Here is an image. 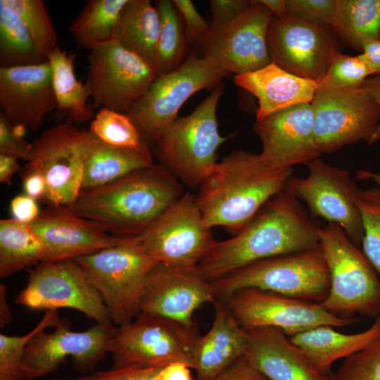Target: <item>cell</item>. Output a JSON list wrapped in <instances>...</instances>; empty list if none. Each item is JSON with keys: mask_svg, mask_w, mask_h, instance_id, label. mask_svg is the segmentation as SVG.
Listing matches in <instances>:
<instances>
[{"mask_svg": "<svg viewBox=\"0 0 380 380\" xmlns=\"http://www.w3.org/2000/svg\"><path fill=\"white\" fill-rule=\"evenodd\" d=\"M319 227L286 184L233 237L215 241L197 270L213 282L260 260L317 248Z\"/></svg>", "mask_w": 380, "mask_h": 380, "instance_id": "cell-1", "label": "cell"}, {"mask_svg": "<svg viewBox=\"0 0 380 380\" xmlns=\"http://www.w3.org/2000/svg\"><path fill=\"white\" fill-rule=\"evenodd\" d=\"M179 179L153 163L106 185L81 191L68 208L115 237H137L184 195Z\"/></svg>", "mask_w": 380, "mask_h": 380, "instance_id": "cell-2", "label": "cell"}, {"mask_svg": "<svg viewBox=\"0 0 380 380\" xmlns=\"http://www.w3.org/2000/svg\"><path fill=\"white\" fill-rule=\"evenodd\" d=\"M259 154L234 150L217 162L199 186L196 201L205 224L237 234L292 177Z\"/></svg>", "mask_w": 380, "mask_h": 380, "instance_id": "cell-3", "label": "cell"}, {"mask_svg": "<svg viewBox=\"0 0 380 380\" xmlns=\"http://www.w3.org/2000/svg\"><path fill=\"white\" fill-rule=\"evenodd\" d=\"M221 83L194 111L177 118L153 143L156 156L180 182L199 187L217 163V151L227 139L218 129L217 107Z\"/></svg>", "mask_w": 380, "mask_h": 380, "instance_id": "cell-4", "label": "cell"}, {"mask_svg": "<svg viewBox=\"0 0 380 380\" xmlns=\"http://www.w3.org/2000/svg\"><path fill=\"white\" fill-rule=\"evenodd\" d=\"M319 239L331 282L322 306L343 318L380 317V279L363 252L335 223L319 225Z\"/></svg>", "mask_w": 380, "mask_h": 380, "instance_id": "cell-5", "label": "cell"}, {"mask_svg": "<svg viewBox=\"0 0 380 380\" xmlns=\"http://www.w3.org/2000/svg\"><path fill=\"white\" fill-rule=\"evenodd\" d=\"M211 283L217 298L253 288L318 303L331 285L320 246L256 261Z\"/></svg>", "mask_w": 380, "mask_h": 380, "instance_id": "cell-6", "label": "cell"}, {"mask_svg": "<svg viewBox=\"0 0 380 380\" xmlns=\"http://www.w3.org/2000/svg\"><path fill=\"white\" fill-rule=\"evenodd\" d=\"M74 260L100 293L118 327L130 324L141 313L148 275L159 263L132 237Z\"/></svg>", "mask_w": 380, "mask_h": 380, "instance_id": "cell-7", "label": "cell"}, {"mask_svg": "<svg viewBox=\"0 0 380 380\" xmlns=\"http://www.w3.org/2000/svg\"><path fill=\"white\" fill-rule=\"evenodd\" d=\"M199 337L196 325L141 312L130 324L118 327L109 347L112 369L163 367L172 362L195 369L193 353Z\"/></svg>", "mask_w": 380, "mask_h": 380, "instance_id": "cell-8", "label": "cell"}, {"mask_svg": "<svg viewBox=\"0 0 380 380\" xmlns=\"http://www.w3.org/2000/svg\"><path fill=\"white\" fill-rule=\"evenodd\" d=\"M229 74L207 58L191 53L177 70L158 76L146 93L125 113L147 144L177 118L182 105L203 89L216 87Z\"/></svg>", "mask_w": 380, "mask_h": 380, "instance_id": "cell-9", "label": "cell"}, {"mask_svg": "<svg viewBox=\"0 0 380 380\" xmlns=\"http://www.w3.org/2000/svg\"><path fill=\"white\" fill-rule=\"evenodd\" d=\"M91 135L67 121L44 130L34 140L32 158L24 170L44 177L46 203L69 207L79 196Z\"/></svg>", "mask_w": 380, "mask_h": 380, "instance_id": "cell-10", "label": "cell"}, {"mask_svg": "<svg viewBox=\"0 0 380 380\" xmlns=\"http://www.w3.org/2000/svg\"><path fill=\"white\" fill-rule=\"evenodd\" d=\"M147 255L172 267H196L215 240L195 196L184 193L143 234L132 237Z\"/></svg>", "mask_w": 380, "mask_h": 380, "instance_id": "cell-11", "label": "cell"}, {"mask_svg": "<svg viewBox=\"0 0 380 380\" xmlns=\"http://www.w3.org/2000/svg\"><path fill=\"white\" fill-rule=\"evenodd\" d=\"M88 61L94 108L126 113L158 77L153 65L115 40L89 49Z\"/></svg>", "mask_w": 380, "mask_h": 380, "instance_id": "cell-12", "label": "cell"}, {"mask_svg": "<svg viewBox=\"0 0 380 380\" xmlns=\"http://www.w3.org/2000/svg\"><path fill=\"white\" fill-rule=\"evenodd\" d=\"M15 302L35 310H77L97 324L113 321L103 300L74 260L42 262L29 271L27 286Z\"/></svg>", "mask_w": 380, "mask_h": 380, "instance_id": "cell-13", "label": "cell"}, {"mask_svg": "<svg viewBox=\"0 0 380 380\" xmlns=\"http://www.w3.org/2000/svg\"><path fill=\"white\" fill-rule=\"evenodd\" d=\"M311 105L315 143L321 154L367 142L380 122V104L363 87L317 90Z\"/></svg>", "mask_w": 380, "mask_h": 380, "instance_id": "cell-14", "label": "cell"}, {"mask_svg": "<svg viewBox=\"0 0 380 380\" xmlns=\"http://www.w3.org/2000/svg\"><path fill=\"white\" fill-rule=\"evenodd\" d=\"M221 299L244 328L276 327L289 337L319 326L343 327L357 320L338 317L321 303L258 289H240Z\"/></svg>", "mask_w": 380, "mask_h": 380, "instance_id": "cell-15", "label": "cell"}, {"mask_svg": "<svg viewBox=\"0 0 380 380\" xmlns=\"http://www.w3.org/2000/svg\"><path fill=\"white\" fill-rule=\"evenodd\" d=\"M273 13L260 1L232 22L210 27L198 43L202 57L207 58L228 74L239 75L259 70L271 62L267 32Z\"/></svg>", "mask_w": 380, "mask_h": 380, "instance_id": "cell-16", "label": "cell"}, {"mask_svg": "<svg viewBox=\"0 0 380 380\" xmlns=\"http://www.w3.org/2000/svg\"><path fill=\"white\" fill-rule=\"evenodd\" d=\"M304 178L291 177L288 188L303 201L310 213L327 222L338 224L357 246L362 245L363 227L355 203L358 189L349 171L316 158L305 164Z\"/></svg>", "mask_w": 380, "mask_h": 380, "instance_id": "cell-17", "label": "cell"}, {"mask_svg": "<svg viewBox=\"0 0 380 380\" xmlns=\"http://www.w3.org/2000/svg\"><path fill=\"white\" fill-rule=\"evenodd\" d=\"M336 39L331 27L290 16H274L267 32L272 62L296 76L317 82L337 50Z\"/></svg>", "mask_w": 380, "mask_h": 380, "instance_id": "cell-18", "label": "cell"}, {"mask_svg": "<svg viewBox=\"0 0 380 380\" xmlns=\"http://www.w3.org/2000/svg\"><path fill=\"white\" fill-rule=\"evenodd\" d=\"M70 329V322L66 320L53 332L43 330L31 338L23 353V369L27 380L54 372L68 357H72L80 370L93 369L109 353L118 327L96 323L84 331Z\"/></svg>", "mask_w": 380, "mask_h": 380, "instance_id": "cell-19", "label": "cell"}, {"mask_svg": "<svg viewBox=\"0 0 380 380\" xmlns=\"http://www.w3.org/2000/svg\"><path fill=\"white\" fill-rule=\"evenodd\" d=\"M211 282L197 267L185 268L156 265L148 275L141 312L160 315L193 327L194 312L205 303L217 300Z\"/></svg>", "mask_w": 380, "mask_h": 380, "instance_id": "cell-20", "label": "cell"}, {"mask_svg": "<svg viewBox=\"0 0 380 380\" xmlns=\"http://www.w3.org/2000/svg\"><path fill=\"white\" fill-rule=\"evenodd\" d=\"M253 129L262 143L260 156L272 167L293 169L321 156L315 139L311 103L297 104L256 120Z\"/></svg>", "mask_w": 380, "mask_h": 380, "instance_id": "cell-21", "label": "cell"}, {"mask_svg": "<svg viewBox=\"0 0 380 380\" xmlns=\"http://www.w3.org/2000/svg\"><path fill=\"white\" fill-rule=\"evenodd\" d=\"M30 225L44 245L43 262L74 260L115 246L124 238L108 234L61 205L48 204Z\"/></svg>", "mask_w": 380, "mask_h": 380, "instance_id": "cell-22", "label": "cell"}, {"mask_svg": "<svg viewBox=\"0 0 380 380\" xmlns=\"http://www.w3.org/2000/svg\"><path fill=\"white\" fill-rule=\"evenodd\" d=\"M0 106L13 124L36 132L57 107L49 61L34 65L0 68Z\"/></svg>", "mask_w": 380, "mask_h": 380, "instance_id": "cell-23", "label": "cell"}, {"mask_svg": "<svg viewBox=\"0 0 380 380\" xmlns=\"http://www.w3.org/2000/svg\"><path fill=\"white\" fill-rule=\"evenodd\" d=\"M248 345L244 357L270 380H333L319 372L280 329H246Z\"/></svg>", "mask_w": 380, "mask_h": 380, "instance_id": "cell-24", "label": "cell"}, {"mask_svg": "<svg viewBox=\"0 0 380 380\" xmlns=\"http://www.w3.org/2000/svg\"><path fill=\"white\" fill-rule=\"evenodd\" d=\"M215 317L210 329L200 336L194 349L198 380H212L244 356L248 331L221 298L213 303Z\"/></svg>", "mask_w": 380, "mask_h": 380, "instance_id": "cell-25", "label": "cell"}, {"mask_svg": "<svg viewBox=\"0 0 380 380\" xmlns=\"http://www.w3.org/2000/svg\"><path fill=\"white\" fill-rule=\"evenodd\" d=\"M234 82L258 99L256 120L297 104L312 103L318 88L317 82L296 76L272 62L235 75Z\"/></svg>", "mask_w": 380, "mask_h": 380, "instance_id": "cell-26", "label": "cell"}, {"mask_svg": "<svg viewBox=\"0 0 380 380\" xmlns=\"http://www.w3.org/2000/svg\"><path fill=\"white\" fill-rule=\"evenodd\" d=\"M153 163L146 141L135 147L116 146L92 134L84 159L81 191L103 186Z\"/></svg>", "mask_w": 380, "mask_h": 380, "instance_id": "cell-27", "label": "cell"}, {"mask_svg": "<svg viewBox=\"0 0 380 380\" xmlns=\"http://www.w3.org/2000/svg\"><path fill=\"white\" fill-rule=\"evenodd\" d=\"M380 337V317L367 329L346 334L331 326H319L289 337L322 373L331 374L332 365L367 347Z\"/></svg>", "mask_w": 380, "mask_h": 380, "instance_id": "cell-28", "label": "cell"}, {"mask_svg": "<svg viewBox=\"0 0 380 380\" xmlns=\"http://www.w3.org/2000/svg\"><path fill=\"white\" fill-rule=\"evenodd\" d=\"M48 61L52 70L53 87L57 109L68 122L81 125L92 120L94 106L88 103L91 97L87 82L78 81L75 74L74 56L56 46L49 54Z\"/></svg>", "mask_w": 380, "mask_h": 380, "instance_id": "cell-29", "label": "cell"}, {"mask_svg": "<svg viewBox=\"0 0 380 380\" xmlns=\"http://www.w3.org/2000/svg\"><path fill=\"white\" fill-rule=\"evenodd\" d=\"M160 27L158 12L149 0H129L115 41L154 66Z\"/></svg>", "mask_w": 380, "mask_h": 380, "instance_id": "cell-30", "label": "cell"}, {"mask_svg": "<svg viewBox=\"0 0 380 380\" xmlns=\"http://www.w3.org/2000/svg\"><path fill=\"white\" fill-rule=\"evenodd\" d=\"M44 245L30 224L0 220V277H8L44 261Z\"/></svg>", "mask_w": 380, "mask_h": 380, "instance_id": "cell-31", "label": "cell"}, {"mask_svg": "<svg viewBox=\"0 0 380 380\" xmlns=\"http://www.w3.org/2000/svg\"><path fill=\"white\" fill-rule=\"evenodd\" d=\"M331 28L344 45L362 53L366 40L379 39L380 0H336Z\"/></svg>", "mask_w": 380, "mask_h": 380, "instance_id": "cell-32", "label": "cell"}, {"mask_svg": "<svg viewBox=\"0 0 380 380\" xmlns=\"http://www.w3.org/2000/svg\"><path fill=\"white\" fill-rule=\"evenodd\" d=\"M129 0H89L70 25V32L85 49L115 40L123 9Z\"/></svg>", "mask_w": 380, "mask_h": 380, "instance_id": "cell-33", "label": "cell"}, {"mask_svg": "<svg viewBox=\"0 0 380 380\" xmlns=\"http://www.w3.org/2000/svg\"><path fill=\"white\" fill-rule=\"evenodd\" d=\"M155 7L161 27L154 68L158 75L161 76L182 65L187 58L186 53L190 42L182 17L173 1L157 0Z\"/></svg>", "mask_w": 380, "mask_h": 380, "instance_id": "cell-34", "label": "cell"}, {"mask_svg": "<svg viewBox=\"0 0 380 380\" xmlns=\"http://www.w3.org/2000/svg\"><path fill=\"white\" fill-rule=\"evenodd\" d=\"M48 61L16 14L0 0V68L34 65Z\"/></svg>", "mask_w": 380, "mask_h": 380, "instance_id": "cell-35", "label": "cell"}, {"mask_svg": "<svg viewBox=\"0 0 380 380\" xmlns=\"http://www.w3.org/2000/svg\"><path fill=\"white\" fill-rule=\"evenodd\" d=\"M66 320L57 310H47L42 320L29 333L20 336L0 334V380H27L23 369L24 350L31 338L49 327H57Z\"/></svg>", "mask_w": 380, "mask_h": 380, "instance_id": "cell-36", "label": "cell"}, {"mask_svg": "<svg viewBox=\"0 0 380 380\" xmlns=\"http://www.w3.org/2000/svg\"><path fill=\"white\" fill-rule=\"evenodd\" d=\"M18 17L38 49L46 56L57 46L58 36L41 0H2Z\"/></svg>", "mask_w": 380, "mask_h": 380, "instance_id": "cell-37", "label": "cell"}, {"mask_svg": "<svg viewBox=\"0 0 380 380\" xmlns=\"http://www.w3.org/2000/svg\"><path fill=\"white\" fill-rule=\"evenodd\" d=\"M355 203L363 227V253L380 279V187L358 189Z\"/></svg>", "mask_w": 380, "mask_h": 380, "instance_id": "cell-38", "label": "cell"}, {"mask_svg": "<svg viewBox=\"0 0 380 380\" xmlns=\"http://www.w3.org/2000/svg\"><path fill=\"white\" fill-rule=\"evenodd\" d=\"M372 75V68L360 54L350 56L336 50L324 76L317 82V90L361 88L365 81Z\"/></svg>", "mask_w": 380, "mask_h": 380, "instance_id": "cell-39", "label": "cell"}, {"mask_svg": "<svg viewBox=\"0 0 380 380\" xmlns=\"http://www.w3.org/2000/svg\"><path fill=\"white\" fill-rule=\"evenodd\" d=\"M89 131L103 142L116 146L135 147L144 141L127 113L106 108L95 115Z\"/></svg>", "mask_w": 380, "mask_h": 380, "instance_id": "cell-40", "label": "cell"}, {"mask_svg": "<svg viewBox=\"0 0 380 380\" xmlns=\"http://www.w3.org/2000/svg\"><path fill=\"white\" fill-rule=\"evenodd\" d=\"M333 380H380V337L365 349L345 358Z\"/></svg>", "mask_w": 380, "mask_h": 380, "instance_id": "cell-41", "label": "cell"}, {"mask_svg": "<svg viewBox=\"0 0 380 380\" xmlns=\"http://www.w3.org/2000/svg\"><path fill=\"white\" fill-rule=\"evenodd\" d=\"M287 16L331 27L336 0H285Z\"/></svg>", "mask_w": 380, "mask_h": 380, "instance_id": "cell-42", "label": "cell"}, {"mask_svg": "<svg viewBox=\"0 0 380 380\" xmlns=\"http://www.w3.org/2000/svg\"><path fill=\"white\" fill-rule=\"evenodd\" d=\"M32 144L14 134L13 123L1 111L0 154L14 156L28 163L32 158Z\"/></svg>", "mask_w": 380, "mask_h": 380, "instance_id": "cell-43", "label": "cell"}, {"mask_svg": "<svg viewBox=\"0 0 380 380\" xmlns=\"http://www.w3.org/2000/svg\"><path fill=\"white\" fill-rule=\"evenodd\" d=\"M184 23L190 42H198L209 32L210 25L200 15L190 0H173Z\"/></svg>", "mask_w": 380, "mask_h": 380, "instance_id": "cell-44", "label": "cell"}, {"mask_svg": "<svg viewBox=\"0 0 380 380\" xmlns=\"http://www.w3.org/2000/svg\"><path fill=\"white\" fill-rule=\"evenodd\" d=\"M209 2L212 28H218L232 22L251 5V1L246 0H210Z\"/></svg>", "mask_w": 380, "mask_h": 380, "instance_id": "cell-45", "label": "cell"}, {"mask_svg": "<svg viewBox=\"0 0 380 380\" xmlns=\"http://www.w3.org/2000/svg\"><path fill=\"white\" fill-rule=\"evenodd\" d=\"M161 368L111 369L95 372L89 378L92 380H157L156 374Z\"/></svg>", "mask_w": 380, "mask_h": 380, "instance_id": "cell-46", "label": "cell"}, {"mask_svg": "<svg viewBox=\"0 0 380 380\" xmlns=\"http://www.w3.org/2000/svg\"><path fill=\"white\" fill-rule=\"evenodd\" d=\"M212 380H270L243 356Z\"/></svg>", "mask_w": 380, "mask_h": 380, "instance_id": "cell-47", "label": "cell"}, {"mask_svg": "<svg viewBox=\"0 0 380 380\" xmlns=\"http://www.w3.org/2000/svg\"><path fill=\"white\" fill-rule=\"evenodd\" d=\"M11 211L13 218L26 224L32 222L40 213L36 200L26 194L16 196L12 199Z\"/></svg>", "mask_w": 380, "mask_h": 380, "instance_id": "cell-48", "label": "cell"}, {"mask_svg": "<svg viewBox=\"0 0 380 380\" xmlns=\"http://www.w3.org/2000/svg\"><path fill=\"white\" fill-rule=\"evenodd\" d=\"M22 178L25 194L45 202L46 186L44 177L37 172L23 170Z\"/></svg>", "mask_w": 380, "mask_h": 380, "instance_id": "cell-49", "label": "cell"}, {"mask_svg": "<svg viewBox=\"0 0 380 380\" xmlns=\"http://www.w3.org/2000/svg\"><path fill=\"white\" fill-rule=\"evenodd\" d=\"M190 367L182 362H172L162 367L156 374L157 380H193Z\"/></svg>", "mask_w": 380, "mask_h": 380, "instance_id": "cell-50", "label": "cell"}, {"mask_svg": "<svg viewBox=\"0 0 380 380\" xmlns=\"http://www.w3.org/2000/svg\"><path fill=\"white\" fill-rule=\"evenodd\" d=\"M360 54L369 64L374 75H380V39L366 40Z\"/></svg>", "mask_w": 380, "mask_h": 380, "instance_id": "cell-51", "label": "cell"}, {"mask_svg": "<svg viewBox=\"0 0 380 380\" xmlns=\"http://www.w3.org/2000/svg\"><path fill=\"white\" fill-rule=\"evenodd\" d=\"M362 87L380 104V75H375L367 78ZM380 140V122L367 144L372 145Z\"/></svg>", "mask_w": 380, "mask_h": 380, "instance_id": "cell-52", "label": "cell"}, {"mask_svg": "<svg viewBox=\"0 0 380 380\" xmlns=\"http://www.w3.org/2000/svg\"><path fill=\"white\" fill-rule=\"evenodd\" d=\"M18 158L0 154V182L7 184H11L13 175L20 170Z\"/></svg>", "mask_w": 380, "mask_h": 380, "instance_id": "cell-53", "label": "cell"}, {"mask_svg": "<svg viewBox=\"0 0 380 380\" xmlns=\"http://www.w3.org/2000/svg\"><path fill=\"white\" fill-rule=\"evenodd\" d=\"M12 319L11 312L6 299V286L0 285V327L4 328Z\"/></svg>", "mask_w": 380, "mask_h": 380, "instance_id": "cell-54", "label": "cell"}, {"mask_svg": "<svg viewBox=\"0 0 380 380\" xmlns=\"http://www.w3.org/2000/svg\"><path fill=\"white\" fill-rule=\"evenodd\" d=\"M274 15L282 19L287 17L285 0H260Z\"/></svg>", "mask_w": 380, "mask_h": 380, "instance_id": "cell-55", "label": "cell"}, {"mask_svg": "<svg viewBox=\"0 0 380 380\" xmlns=\"http://www.w3.org/2000/svg\"><path fill=\"white\" fill-rule=\"evenodd\" d=\"M356 177L360 180H372L380 187V174L368 170H360L357 172Z\"/></svg>", "mask_w": 380, "mask_h": 380, "instance_id": "cell-56", "label": "cell"}, {"mask_svg": "<svg viewBox=\"0 0 380 380\" xmlns=\"http://www.w3.org/2000/svg\"><path fill=\"white\" fill-rule=\"evenodd\" d=\"M27 129V128L22 124H13V131L19 137L23 138Z\"/></svg>", "mask_w": 380, "mask_h": 380, "instance_id": "cell-57", "label": "cell"}, {"mask_svg": "<svg viewBox=\"0 0 380 380\" xmlns=\"http://www.w3.org/2000/svg\"><path fill=\"white\" fill-rule=\"evenodd\" d=\"M51 380H92V379H91L89 377H84V378H80V379H76L56 378V379H53Z\"/></svg>", "mask_w": 380, "mask_h": 380, "instance_id": "cell-58", "label": "cell"}, {"mask_svg": "<svg viewBox=\"0 0 380 380\" xmlns=\"http://www.w3.org/2000/svg\"><path fill=\"white\" fill-rule=\"evenodd\" d=\"M379 39H380V32H379Z\"/></svg>", "mask_w": 380, "mask_h": 380, "instance_id": "cell-59", "label": "cell"}]
</instances>
